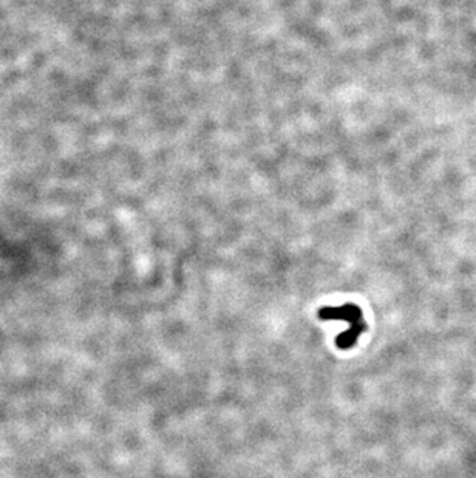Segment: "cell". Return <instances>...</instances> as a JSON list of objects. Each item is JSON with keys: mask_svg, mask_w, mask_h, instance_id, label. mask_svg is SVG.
Masks as SVG:
<instances>
[{"mask_svg": "<svg viewBox=\"0 0 476 478\" xmlns=\"http://www.w3.org/2000/svg\"><path fill=\"white\" fill-rule=\"evenodd\" d=\"M322 321H343L348 324V330L336 339V344L340 350H350L354 347L360 335L365 332V321L362 309L354 303H345L340 306H323L319 311Z\"/></svg>", "mask_w": 476, "mask_h": 478, "instance_id": "obj_1", "label": "cell"}]
</instances>
